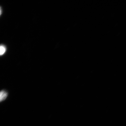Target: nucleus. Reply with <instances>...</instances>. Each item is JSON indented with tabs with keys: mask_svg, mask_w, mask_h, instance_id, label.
Segmentation results:
<instances>
[{
	"mask_svg": "<svg viewBox=\"0 0 126 126\" xmlns=\"http://www.w3.org/2000/svg\"><path fill=\"white\" fill-rule=\"evenodd\" d=\"M7 96V93L6 91H1L0 94V100L2 101L5 100Z\"/></svg>",
	"mask_w": 126,
	"mask_h": 126,
	"instance_id": "f257e3e1",
	"label": "nucleus"
},
{
	"mask_svg": "<svg viewBox=\"0 0 126 126\" xmlns=\"http://www.w3.org/2000/svg\"><path fill=\"white\" fill-rule=\"evenodd\" d=\"M6 50V47L3 45H1L0 47V54L1 56L3 55Z\"/></svg>",
	"mask_w": 126,
	"mask_h": 126,
	"instance_id": "f03ea898",
	"label": "nucleus"
},
{
	"mask_svg": "<svg viewBox=\"0 0 126 126\" xmlns=\"http://www.w3.org/2000/svg\"><path fill=\"white\" fill-rule=\"evenodd\" d=\"M1 9H0V15H1Z\"/></svg>",
	"mask_w": 126,
	"mask_h": 126,
	"instance_id": "7ed1b4c3",
	"label": "nucleus"
}]
</instances>
